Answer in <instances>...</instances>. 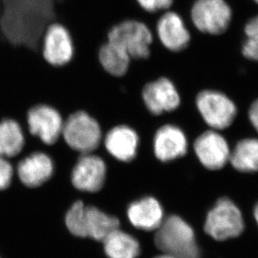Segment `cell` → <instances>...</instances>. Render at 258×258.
Segmentation results:
<instances>
[{"instance_id":"11","label":"cell","mask_w":258,"mask_h":258,"mask_svg":"<svg viewBox=\"0 0 258 258\" xmlns=\"http://www.w3.org/2000/svg\"><path fill=\"white\" fill-rule=\"evenodd\" d=\"M106 175V166L102 159L90 154H83L76 163L71 180L76 189L97 192L103 187Z\"/></svg>"},{"instance_id":"22","label":"cell","mask_w":258,"mask_h":258,"mask_svg":"<svg viewBox=\"0 0 258 258\" xmlns=\"http://www.w3.org/2000/svg\"><path fill=\"white\" fill-rule=\"evenodd\" d=\"M140 6L147 12L156 13L167 10L172 5L173 0H137Z\"/></svg>"},{"instance_id":"12","label":"cell","mask_w":258,"mask_h":258,"mask_svg":"<svg viewBox=\"0 0 258 258\" xmlns=\"http://www.w3.org/2000/svg\"><path fill=\"white\" fill-rule=\"evenodd\" d=\"M201 163L210 170H219L229 161V146L224 137L216 132H205L194 144Z\"/></svg>"},{"instance_id":"21","label":"cell","mask_w":258,"mask_h":258,"mask_svg":"<svg viewBox=\"0 0 258 258\" xmlns=\"http://www.w3.org/2000/svg\"><path fill=\"white\" fill-rule=\"evenodd\" d=\"M229 161L241 172L258 171V140L250 138L239 142L230 155Z\"/></svg>"},{"instance_id":"13","label":"cell","mask_w":258,"mask_h":258,"mask_svg":"<svg viewBox=\"0 0 258 258\" xmlns=\"http://www.w3.org/2000/svg\"><path fill=\"white\" fill-rule=\"evenodd\" d=\"M156 32L161 44L171 51H181L190 43V33L181 17L175 12L166 13L160 18Z\"/></svg>"},{"instance_id":"20","label":"cell","mask_w":258,"mask_h":258,"mask_svg":"<svg viewBox=\"0 0 258 258\" xmlns=\"http://www.w3.org/2000/svg\"><path fill=\"white\" fill-rule=\"evenodd\" d=\"M104 250L109 258H137L141 252L137 239L117 229L103 241Z\"/></svg>"},{"instance_id":"9","label":"cell","mask_w":258,"mask_h":258,"mask_svg":"<svg viewBox=\"0 0 258 258\" xmlns=\"http://www.w3.org/2000/svg\"><path fill=\"white\" fill-rule=\"evenodd\" d=\"M25 119L30 134L47 145L55 143L62 135L63 115L51 105L42 103L33 105L27 110Z\"/></svg>"},{"instance_id":"7","label":"cell","mask_w":258,"mask_h":258,"mask_svg":"<svg viewBox=\"0 0 258 258\" xmlns=\"http://www.w3.org/2000/svg\"><path fill=\"white\" fill-rule=\"evenodd\" d=\"M196 102L205 122L214 129H226L236 118V105L223 93L203 90L198 94Z\"/></svg>"},{"instance_id":"14","label":"cell","mask_w":258,"mask_h":258,"mask_svg":"<svg viewBox=\"0 0 258 258\" xmlns=\"http://www.w3.org/2000/svg\"><path fill=\"white\" fill-rule=\"evenodd\" d=\"M154 151L160 161L167 162L186 153L187 141L182 131L172 124H166L156 132Z\"/></svg>"},{"instance_id":"1","label":"cell","mask_w":258,"mask_h":258,"mask_svg":"<svg viewBox=\"0 0 258 258\" xmlns=\"http://www.w3.org/2000/svg\"><path fill=\"white\" fill-rule=\"evenodd\" d=\"M66 224L74 236L91 237L100 241L119 227L116 217L105 214L96 207H88L81 201L76 202L69 210Z\"/></svg>"},{"instance_id":"18","label":"cell","mask_w":258,"mask_h":258,"mask_svg":"<svg viewBox=\"0 0 258 258\" xmlns=\"http://www.w3.org/2000/svg\"><path fill=\"white\" fill-rule=\"evenodd\" d=\"M98 59L105 73L115 78H121L129 71L132 58L120 47L106 40L100 45Z\"/></svg>"},{"instance_id":"23","label":"cell","mask_w":258,"mask_h":258,"mask_svg":"<svg viewBox=\"0 0 258 258\" xmlns=\"http://www.w3.org/2000/svg\"><path fill=\"white\" fill-rule=\"evenodd\" d=\"M12 177V166L4 157L0 156V190H5L10 186Z\"/></svg>"},{"instance_id":"15","label":"cell","mask_w":258,"mask_h":258,"mask_svg":"<svg viewBox=\"0 0 258 258\" xmlns=\"http://www.w3.org/2000/svg\"><path fill=\"white\" fill-rule=\"evenodd\" d=\"M54 165L46 154H32L18 165V175L28 187H38L51 177Z\"/></svg>"},{"instance_id":"24","label":"cell","mask_w":258,"mask_h":258,"mask_svg":"<svg viewBox=\"0 0 258 258\" xmlns=\"http://www.w3.org/2000/svg\"><path fill=\"white\" fill-rule=\"evenodd\" d=\"M241 53L247 59L258 62V42L246 38L242 44Z\"/></svg>"},{"instance_id":"2","label":"cell","mask_w":258,"mask_h":258,"mask_svg":"<svg viewBox=\"0 0 258 258\" xmlns=\"http://www.w3.org/2000/svg\"><path fill=\"white\" fill-rule=\"evenodd\" d=\"M155 243L164 254L175 258H201L192 228L178 216H170L156 229Z\"/></svg>"},{"instance_id":"29","label":"cell","mask_w":258,"mask_h":258,"mask_svg":"<svg viewBox=\"0 0 258 258\" xmlns=\"http://www.w3.org/2000/svg\"><path fill=\"white\" fill-rule=\"evenodd\" d=\"M254 1H255V2H256L258 5V0H254Z\"/></svg>"},{"instance_id":"3","label":"cell","mask_w":258,"mask_h":258,"mask_svg":"<svg viewBox=\"0 0 258 258\" xmlns=\"http://www.w3.org/2000/svg\"><path fill=\"white\" fill-rule=\"evenodd\" d=\"M62 135L70 147L82 154L95 151L102 137L99 122L83 110L74 111L66 117Z\"/></svg>"},{"instance_id":"19","label":"cell","mask_w":258,"mask_h":258,"mask_svg":"<svg viewBox=\"0 0 258 258\" xmlns=\"http://www.w3.org/2000/svg\"><path fill=\"white\" fill-rule=\"evenodd\" d=\"M25 137L22 127L16 119H0V156L13 157L22 151Z\"/></svg>"},{"instance_id":"27","label":"cell","mask_w":258,"mask_h":258,"mask_svg":"<svg viewBox=\"0 0 258 258\" xmlns=\"http://www.w3.org/2000/svg\"><path fill=\"white\" fill-rule=\"evenodd\" d=\"M254 217H255V219H256V223L258 225V202L257 204L256 205V207L254 208Z\"/></svg>"},{"instance_id":"5","label":"cell","mask_w":258,"mask_h":258,"mask_svg":"<svg viewBox=\"0 0 258 258\" xmlns=\"http://www.w3.org/2000/svg\"><path fill=\"white\" fill-rule=\"evenodd\" d=\"M243 217L238 207L228 198L217 201L207 215L205 231L217 241L236 237L243 231Z\"/></svg>"},{"instance_id":"17","label":"cell","mask_w":258,"mask_h":258,"mask_svg":"<svg viewBox=\"0 0 258 258\" xmlns=\"http://www.w3.org/2000/svg\"><path fill=\"white\" fill-rule=\"evenodd\" d=\"M105 144L110 155L119 161L127 162L137 156L139 137L131 127L119 125L108 132Z\"/></svg>"},{"instance_id":"6","label":"cell","mask_w":258,"mask_h":258,"mask_svg":"<svg viewBox=\"0 0 258 258\" xmlns=\"http://www.w3.org/2000/svg\"><path fill=\"white\" fill-rule=\"evenodd\" d=\"M231 8L225 0H197L191 9V20L196 28L205 34L218 35L229 27Z\"/></svg>"},{"instance_id":"16","label":"cell","mask_w":258,"mask_h":258,"mask_svg":"<svg viewBox=\"0 0 258 258\" xmlns=\"http://www.w3.org/2000/svg\"><path fill=\"white\" fill-rule=\"evenodd\" d=\"M130 222L135 227L144 231H154L163 222V209L153 198H142L130 205L127 210Z\"/></svg>"},{"instance_id":"8","label":"cell","mask_w":258,"mask_h":258,"mask_svg":"<svg viewBox=\"0 0 258 258\" xmlns=\"http://www.w3.org/2000/svg\"><path fill=\"white\" fill-rule=\"evenodd\" d=\"M41 54L47 63L55 67L71 62L75 54V45L73 38L64 25L54 22L46 28L42 37Z\"/></svg>"},{"instance_id":"10","label":"cell","mask_w":258,"mask_h":258,"mask_svg":"<svg viewBox=\"0 0 258 258\" xmlns=\"http://www.w3.org/2000/svg\"><path fill=\"white\" fill-rule=\"evenodd\" d=\"M142 98L149 111L156 115L175 110L180 103L176 88L165 77L146 84L142 90Z\"/></svg>"},{"instance_id":"26","label":"cell","mask_w":258,"mask_h":258,"mask_svg":"<svg viewBox=\"0 0 258 258\" xmlns=\"http://www.w3.org/2000/svg\"><path fill=\"white\" fill-rule=\"evenodd\" d=\"M248 116L251 124L258 132V99H256L250 106Z\"/></svg>"},{"instance_id":"25","label":"cell","mask_w":258,"mask_h":258,"mask_svg":"<svg viewBox=\"0 0 258 258\" xmlns=\"http://www.w3.org/2000/svg\"><path fill=\"white\" fill-rule=\"evenodd\" d=\"M246 38L258 42V15L248 20L245 26Z\"/></svg>"},{"instance_id":"4","label":"cell","mask_w":258,"mask_h":258,"mask_svg":"<svg viewBox=\"0 0 258 258\" xmlns=\"http://www.w3.org/2000/svg\"><path fill=\"white\" fill-rule=\"evenodd\" d=\"M107 41L124 49L131 58L144 59L150 56V46L153 38L151 30L144 23L125 20L109 29Z\"/></svg>"},{"instance_id":"28","label":"cell","mask_w":258,"mask_h":258,"mask_svg":"<svg viewBox=\"0 0 258 258\" xmlns=\"http://www.w3.org/2000/svg\"><path fill=\"white\" fill-rule=\"evenodd\" d=\"M155 258H175L173 257V256H169L167 254H164V255H161V256H156Z\"/></svg>"}]
</instances>
